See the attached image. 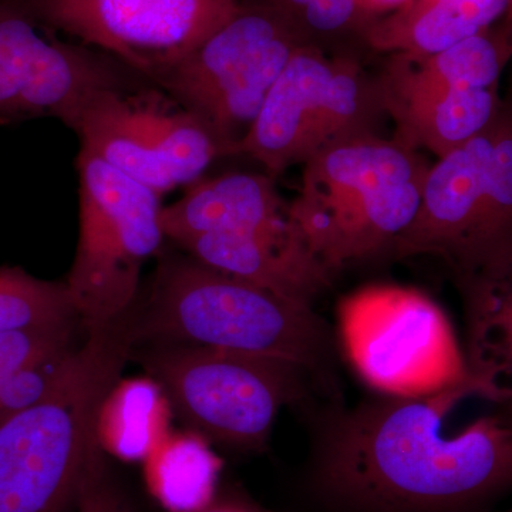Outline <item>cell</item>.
Masks as SVG:
<instances>
[{"label":"cell","instance_id":"obj_27","mask_svg":"<svg viewBox=\"0 0 512 512\" xmlns=\"http://www.w3.org/2000/svg\"><path fill=\"white\" fill-rule=\"evenodd\" d=\"M488 402L493 404L494 413L512 427V392L495 394Z\"/></svg>","mask_w":512,"mask_h":512},{"label":"cell","instance_id":"obj_22","mask_svg":"<svg viewBox=\"0 0 512 512\" xmlns=\"http://www.w3.org/2000/svg\"><path fill=\"white\" fill-rule=\"evenodd\" d=\"M74 320L0 332V382L26 367L67 355Z\"/></svg>","mask_w":512,"mask_h":512},{"label":"cell","instance_id":"obj_3","mask_svg":"<svg viewBox=\"0 0 512 512\" xmlns=\"http://www.w3.org/2000/svg\"><path fill=\"white\" fill-rule=\"evenodd\" d=\"M138 343H180L272 357L302 367L325 400H342L338 340L315 309L221 274L187 254L158 266L137 308Z\"/></svg>","mask_w":512,"mask_h":512},{"label":"cell","instance_id":"obj_18","mask_svg":"<svg viewBox=\"0 0 512 512\" xmlns=\"http://www.w3.org/2000/svg\"><path fill=\"white\" fill-rule=\"evenodd\" d=\"M503 29L468 37L431 56L387 55L377 79L397 86L434 89H495L512 55V20Z\"/></svg>","mask_w":512,"mask_h":512},{"label":"cell","instance_id":"obj_26","mask_svg":"<svg viewBox=\"0 0 512 512\" xmlns=\"http://www.w3.org/2000/svg\"><path fill=\"white\" fill-rule=\"evenodd\" d=\"M360 2L365 6L367 12L372 13L376 18H382V16L402 9L403 6H406L412 0H360Z\"/></svg>","mask_w":512,"mask_h":512},{"label":"cell","instance_id":"obj_7","mask_svg":"<svg viewBox=\"0 0 512 512\" xmlns=\"http://www.w3.org/2000/svg\"><path fill=\"white\" fill-rule=\"evenodd\" d=\"M336 323L340 353L375 393L420 397L476 382L446 312L419 289L362 286L340 299Z\"/></svg>","mask_w":512,"mask_h":512},{"label":"cell","instance_id":"obj_15","mask_svg":"<svg viewBox=\"0 0 512 512\" xmlns=\"http://www.w3.org/2000/svg\"><path fill=\"white\" fill-rule=\"evenodd\" d=\"M384 113L396 124L394 138L441 158L483 133L500 111L495 89L397 86L376 77Z\"/></svg>","mask_w":512,"mask_h":512},{"label":"cell","instance_id":"obj_13","mask_svg":"<svg viewBox=\"0 0 512 512\" xmlns=\"http://www.w3.org/2000/svg\"><path fill=\"white\" fill-rule=\"evenodd\" d=\"M177 245L208 268L309 308L335 279L312 254L291 217L271 228L195 235Z\"/></svg>","mask_w":512,"mask_h":512},{"label":"cell","instance_id":"obj_12","mask_svg":"<svg viewBox=\"0 0 512 512\" xmlns=\"http://www.w3.org/2000/svg\"><path fill=\"white\" fill-rule=\"evenodd\" d=\"M117 64L53 35L25 0H0V119L53 117L73 130L97 94L124 82Z\"/></svg>","mask_w":512,"mask_h":512},{"label":"cell","instance_id":"obj_14","mask_svg":"<svg viewBox=\"0 0 512 512\" xmlns=\"http://www.w3.org/2000/svg\"><path fill=\"white\" fill-rule=\"evenodd\" d=\"M288 220L289 204L268 173L201 178L161 211L165 238L174 244L201 234L258 231Z\"/></svg>","mask_w":512,"mask_h":512},{"label":"cell","instance_id":"obj_21","mask_svg":"<svg viewBox=\"0 0 512 512\" xmlns=\"http://www.w3.org/2000/svg\"><path fill=\"white\" fill-rule=\"evenodd\" d=\"M217 473L218 461L202 447L168 454L158 470L161 497L174 510H198L214 498Z\"/></svg>","mask_w":512,"mask_h":512},{"label":"cell","instance_id":"obj_1","mask_svg":"<svg viewBox=\"0 0 512 512\" xmlns=\"http://www.w3.org/2000/svg\"><path fill=\"white\" fill-rule=\"evenodd\" d=\"M471 382L420 397L375 393L306 407L308 490L325 512H483L512 491V427L498 414L448 436Z\"/></svg>","mask_w":512,"mask_h":512},{"label":"cell","instance_id":"obj_29","mask_svg":"<svg viewBox=\"0 0 512 512\" xmlns=\"http://www.w3.org/2000/svg\"><path fill=\"white\" fill-rule=\"evenodd\" d=\"M507 512H512V508H511V510H510V511H507Z\"/></svg>","mask_w":512,"mask_h":512},{"label":"cell","instance_id":"obj_4","mask_svg":"<svg viewBox=\"0 0 512 512\" xmlns=\"http://www.w3.org/2000/svg\"><path fill=\"white\" fill-rule=\"evenodd\" d=\"M430 164L397 138H349L303 164L289 217L333 278L345 269L392 258L412 224Z\"/></svg>","mask_w":512,"mask_h":512},{"label":"cell","instance_id":"obj_10","mask_svg":"<svg viewBox=\"0 0 512 512\" xmlns=\"http://www.w3.org/2000/svg\"><path fill=\"white\" fill-rule=\"evenodd\" d=\"M73 131L80 147L160 197L201 180L214 161L228 157L211 128L156 84L103 90Z\"/></svg>","mask_w":512,"mask_h":512},{"label":"cell","instance_id":"obj_11","mask_svg":"<svg viewBox=\"0 0 512 512\" xmlns=\"http://www.w3.org/2000/svg\"><path fill=\"white\" fill-rule=\"evenodd\" d=\"M52 30L116 60L148 82L221 28L241 0H25Z\"/></svg>","mask_w":512,"mask_h":512},{"label":"cell","instance_id":"obj_24","mask_svg":"<svg viewBox=\"0 0 512 512\" xmlns=\"http://www.w3.org/2000/svg\"><path fill=\"white\" fill-rule=\"evenodd\" d=\"M74 512H130L123 494L107 476L101 451L87 471Z\"/></svg>","mask_w":512,"mask_h":512},{"label":"cell","instance_id":"obj_25","mask_svg":"<svg viewBox=\"0 0 512 512\" xmlns=\"http://www.w3.org/2000/svg\"><path fill=\"white\" fill-rule=\"evenodd\" d=\"M190 512H271L239 493L215 494L210 503Z\"/></svg>","mask_w":512,"mask_h":512},{"label":"cell","instance_id":"obj_23","mask_svg":"<svg viewBox=\"0 0 512 512\" xmlns=\"http://www.w3.org/2000/svg\"><path fill=\"white\" fill-rule=\"evenodd\" d=\"M67 355L26 367L0 382V423L33 406L49 392Z\"/></svg>","mask_w":512,"mask_h":512},{"label":"cell","instance_id":"obj_19","mask_svg":"<svg viewBox=\"0 0 512 512\" xmlns=\"http://www.w3.org/2000/svg\"><path fill=\"white\" fill-rule=\"evenodd\" d=\"M291 20L306 45L362 60L376 16L360 0H268Z\"/></svg>","mask_w":512,"mask_h":512},{"label":"cell","instance_id":"obj_6","mask_svg":"<svg viewBox=\"0 0 512 512\" xmlns=\"http://www.w3.org/2000/svg\"><path fill=\"white\" fill-rule=\"evenodd\" d=\"M79 238L66 285L86 332L136 306L141 271L165 234L160 195L80 147Z\"/></svg>","mask_w":512,"mask_h":512},{"label":"cell","instance_id":"obj_8","mask_svg":"<svg viewBox=\"0 0 512 512\" xmlns=\"http://www.w3.org/2000/svg\"><path fill=\"white\" fill-rule=\"evenodd\" d=\"M303 45L291 20L271 2L241 0L221 28L153 84L197 114L228 157L237 156L276 80Z\"/></svg>","mask_w":512,"mask_h":512},{"label":"cell","instance_id":"obj_28","mask_svg":"<svg viewBox=\"0 0 512 512\" xmlns=\"http://www.w3.org/2000/svg\"><path fill=\"white\" fill-rule=\"evenodd\" d=\"M507 16H510L512 18V0H511V8L508 10Z\"/></svg>","mask_w":512,"mask_h":512},{"label":"cell","instance_id":"obj_2","mask_svg":"<svg viewBox=\"0 0 512 512\" xmlns=\"http://www.w3.org/2000/svg\"><path fill=\"white\" fill-rule=\"evenodd\" d=\"M137 306L87 333L39 402L0 423V512H70L100 453V421L137 345Z\"/></svg>","mask_w":512,"mask_h":512},{"label":"cell","instance_id":"obj_16","mask_svg":"<svg viewBox=\"0 0 512 512\" xmlns=\"http://www.w3.org/2000/svg\"><path fill=\"white\" fill-rule=\"evenodd\" d=\"M511 0H412L376 19L367 33L372 52L431 56L490 29Z\"/></svg>","mask_w":512,"mask_h":512},{"label":"cell","instance_id":"obj_9","mask_svg":"<svg viewBox=\"0 0 512 512\" xmlns=\"http://www.w3.org/2000/svg\"><path fill=\"white\" fill-rule=\"evenodd\" d=\"M382 113L376 77L365 72L362 60L303 45L276 80L237 156L251 157L276 177L326 148L375 133Z\"/></svg>","mask_w":512,"mask_h":512},{"label":"cell","instance_id":"obj_5","mask_svg":"<svg viewBox=\"0 0 512 512\" xmlns=\"http://www.w3.org/2000/svg\"><path fill=\"white\" fill-rule=\"evenodd\" d=\"M137 353L178 419L232 450H262L285 406L323 399L311 375L285 360L180 343Z\"/></svg>","mask_w":512,"mask_h":512},{"label":"cell","instance_id":"obj_17","mask_svg":"<svg viewBox=\"0 0 512 512\" xmlns=\"http://www.w3.org/2000/svg\"><path fill=\"white\" fill-rule=\"evenodd\" d=\"M466 322V362L478 397L512 392V264L458 286Z\"/></svg>","mask_w":512,"mask_h":512},{"label":"cell","instance_id":"obj_20","mask_svg":"<svg viewBox=\"0 0 512 512\" xmlns=\"http://www.w3.org/2000/svg\"><path fill=\"white\" fill-rule=\"evenodd\" d=\"M74 319L64 282L43 281L19 266H0V332Z\"/></svg>","mask_w":512,"mask_h":512}]
</instances>
